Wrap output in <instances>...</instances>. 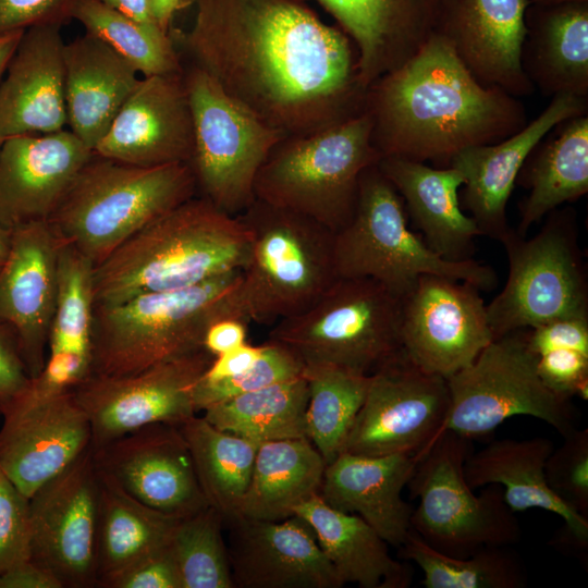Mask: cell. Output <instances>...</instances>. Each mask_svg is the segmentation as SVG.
Instances as JSON below:
<instances>
[{
    "label": "cell",
    "instance_id": "6da1fadb",
    "mask_svg": "<svg viewBox=\"0 0 588 588\" xmlns=\"http://www.w3.org/2000/svg\"><path fill=\"white\" fill-rule=\"evenodd\" d=\"M196 16L170 37L187 64L285 136L365 111L357 52L301 0H188Z\"/></svg>",
    "mask_w": 588,
    "mask_h": 588
},
{
    "label": "cell",
    "instance_id": "7a4b0ae2",
    "mask_svg": "<svg viewBox=\"0 0 588 588\" xmlns=\"http://www.w3.org/2000/svg\"><path fill=\"white\" fill-rule=\"evenodd\" d=\"M365 111L380 157L448 168L464 149L491 145L527 124L524 105L479 83L452 47L432 34L401 66L367 87Z\"/></svg>",
    "mask_w": 588,
    "mask_h": 588
},
{
    "label": "cell",
    "instance_id": "3957f363",
    "mask_svg": "<svg viewBox=\"0 0 588 588\" xmlns=\"http://www.w3.org/2000/svg\"><path fill=\"white\" fill-rule=\"evenodd\" d=\"M249 244V233L237 216L196 195L143 228L95 267V304L186 289L242 270Z\"/></svg>",
    "mask_w": 588,
    "mask_h": 588
},
{
    "label": "cell",
    "instance_id": "277c9868",
    "mask_svg": "<svg viewBox=\"0 0 588 588\" xmlns=\"http://www.w3.org/2000/svg\"><path fill=\"white\" fill-rule=\"evenodd\" d=\"M241 270L180 290L150 292L115 304H95L91 376H124L203 348L207 328L246 317ZM88 375V376H89Z\"/></svg>",
    "mask_w": 588,
    "mask_h": 588
},
{
    "label": "cell",
    "instance_id": "5b68a950",
    "mask_svg": "<svg viewBox=\"0 0 588 588\" xmlns=\"http://www.w3.org/2000/svg\"><path fill=\"white\" fill-rule=\"evenodd\" d=\"M197 194L188 163L138 167L93 151L48 219L95 267L143 228Z\"/></svg>",
    "mask_w": 588,
    "mask_h": 588
},
{
    "label": "cell",
    "instance_id": "8992f818",
    "mask_svg": "<svg viewBox=\"0 0 588 588\" xmlns=\"http://www.w3.org/2000/svg\"><path fill=\"white\" fill-rule=\"evenodd\" d=\"M380 159L366 111L314 133L284 136L257 173L255 199L334 233L353 217L362 173Z\"/></svg>",
    "mask_w": 588,
    "mask_h": 588
},
{
    "label": "cell",
    "instance_id": "52a82bcc",
    "mask_svg": "<svg viewBox=\"0 0 588 588\" xmlns=\"http://www.w3.org/2000/svg\"><path fill=\"white\" fill-rule=\"evenodd\" d=\"M338 278L372 279L401 299L422 274H437L491 291L493 268L474 259L450 261L434 253L407 223L404 201L377 164L360 175L350 222L333 233Z\"/></svg>",
    "mask_w": 588,
    "mask_h": 588
},
{
    "label": "cell",
    "instance_id": "ba28073f",
    "mask_svg": "<svg viewBox=\"0 0 588 588\" xmlns=\"http://www.w3.org/2000/svg\"><path fill=\"white\" fill-rule=\"evenodd\" d=\"M237 217L250 238L240 281L249 321L274 324L298 315L338 279L333 232L326 226L257 199Z\"/></svg>",
    "mask_w": 588,
    "mask_h": 588
},
{
    "label": "cell",
    "instance_id": "9c48e42d",
    "mask_svg": "<svg viewBox=\"0 0 588 588\" xmlns=\"http://www.w3.org/2000/svg\"><path fill=\"white\" fill-rule=\"evenodd\" d=\"M402 299L368 278H338L305 311L268 334L303 365H332L369 376L402 351Z\"/></svg>",
    "mask_w": 588,
    "mask_h": 588
},
{
    "label": "cell",
    "instance_id": "30bf717a",
    "mask_svg": "<svg viewBox=\"0 0 588 588\" xmlns=\"http://www.w3.org/2000/svg\"><path fill=\"white\" fill-rule=\"evenodd\" d=\"M526 238L511 230L500 242L509 260L502 291L486 305L493 338L563 318H588V274L576 211L549 212Z\"/></svg>",
    "mask_w": 588,
    "mask_h": 588
},
{
    "label": "cell",
    "instance_id": "8fae6325",
    "mask_svg": "<svg viewBox=\"0 0 588 588\" xmlns=\"http://www.w3.org/2000/svg\"><path fill=\"white\" fill-rule=\"evenodd\" d=\"M471 440L444 430L419 460L407 487L419 504L411 529L433 549L465 558L486 547L517 542L522 530L498 485L475 494L464 471Z\"/></svg>",
    "mask_w": 588,
    "mask_h": 588
},
{
    "label": "cell",
    "instance_id": "7c38bea8",
    "mask_svg": "<svg viewBox=\"0 0 588 588\" xmlns=\"http://www.w3.org/2000/svg\"><path fill=\"white\" fill-rule=\"evenodd\" d=\"M183 66L193 123L188 164L197 194L237 216L255 200L257 173L285 135L229 96L206 72Z\"/></svg>",
    "mask_w": 588,
    "mask_h": 588
},
{
    "label": "cell",
    "instance_id": "4fadbf2b",
    "mask_svg": "<svg viewBox=\"0 0 588 588\" xmlns=\"http://www.w3.org/2000/svg\"><path fill=\"white\" fill-rule=\"evenodd\" d=\"M537 360L527 329L493 339L468 366L446 379L450 408L444 430L473 440L519 415L543 420L562 436L574 430L571 399L543 383Z\"/></svg>",
    "mask_w": 588,
    "mask_h": 588
},
{
    "label": "cell",
    "instance_id": "5bb4252c",
    "mask_svg": "<svg viewBox=\"0 0 588 588\" xmlns=\"http://www.w3.org/2000/svg\"><path fill=\"white\" fill-rule=\"evenodd\" d=\"M449 408L446 379L424 371L401 351L369 375L341 453L424 455L444 431Z\"/></svg>",
    "mask_w": 588,
    "mask_h": 588
},
{
    "label": "cell",
    "instance_id": "9a60e30c",
    "mask_svg": "<svg viewBox=\"0 0 588 588\" xmlns=\"http://www.w3.org/2000/svg\"><path fill=\"white\" fill-rule=\"evenodd\" d=\"M213 356L205 350L124 376H87L71 390L85 412L91 448L157 422L196 415L194 388Z\"/></svg>",
    "mask_w": 588,
    "mask_h": 588
},
{
    "label": "cell",
    "instance_id": "2e32d148",
    "mask_svg": "<svg viewBox=\"0 0 588 588\" xmlns=\"http://www.w3.org/2000/svg\"><path fill=\"white\" fill-rule=\"evenodd\" d=\"M98 502L91 445L28 499L29 558L63 588L97 587Z\"/></svg>",
    "mask_w": 588,
    "mask_h": 588
},
{
    "label": "cell",
    "instance_id": "e0dca14e",
    "mask_svg": "<svg viewBox=\"0 0 588 588\" xmlns=\"http://www.w3.org/2000/svg\"><path fill=\"white\" fill-rule=\"evenodd\" d=\"M493 339L485 301L471 283L422 274L402 298V351L426 372L448 379Z\"/></svg>",
    "mask_w": 588,
    "mask_h": 588
},
{
    "label": "cell",
    "instance_id": "ac0fdd59",
    "mask_svg": "<svg viewBox=\"0 0 588 588\" xmlns=\"http://www.w3.org/2000/svg\"><path fill=\"white\" fill-rule=\"evenodd\" d=\"M91 450L100 473L157 511L182 518L209 505L179 425H147Z\"/></svg>",
    "mask_w": 588,
    "mask_h": 588
},
{
    "label": "cell",
    "instance_id": "d6986e66",
    "mask_svg": "<svg viewBox=\"0 0 588 588\" xmlns=\"http://www.w3.org/2000/svg\"><path fill=\"white\" fill-rule=\"evenodd\" d=\"M60 241L47 221L11 231L0 268V324L14 335L30 378L42 368L53 318Z\"/></svg>",
    "mask_w": 588,
    "mask_h": 588
},
{
    "label": "cell",
    "instance_id": "ffe728a7",
    "mask_svg": "<svg viewBox=\"0 0 588 588\" xmlns=\"http://www.w3.org/2000/svg\"><path fill=\"white\" fill-rule=\"evenodd\" d=\"M224 525L234 588L344 586L310 526L297 515L281 520L236 515Z\"/></svg>",
    "mask_w": 588,
    "mask_h": 588
},
{
    "label": "cell",
    "instance_id": "44dd1931",
    "mask_svg": "<svg viewBox=\"0 0 588 588\" xmlns=\"http://www.w3.org/2000/svg\"><path fill=\"white\" fill-rule=\"evenodd\" d=\"M193 123L184 70L143 76L94 152L138 167L189 163Z\"/></svg>",
    "mask_w": 588,
    "mask_h": 588
},
{
    "label": "cell",
    "instance_id": "7402d4cb",
    "mask_svg": "<svg viewBox=\"0 0 588 588\" xmlns=\"http://www.w3.org/2000/svg\"><path fill=\"white\" fill-rule=\"evenodd\" d=\"M530 0H440L433 33L486 86L518 98L535 87L520 65Z\"/></svg>",
    "mask_w": 588,
    "mask_h": 588
},
{
    "label": "cell",
    "instance_id": "603a6c76",
    "mask_svg": "<svg viewBox=\"0 0 588 588\" xmlns=\"http://www.w3.org/2000/svg\"><path fill=\"white\" fill-rule=\"evenodd\" d=\"M70 130L5 137L0 147V226L48 221L91 157Z\"/></svg>",
    "mask_w": 588,
    "mask_h": 588
},
{
    "label": "cell",
    "instance_id": "cb8c5ba5",
    "mask_svg": "<svg viewBox=\"0 0 588 588\" xmlns=\"http://www.w3.org/2000/svg\"><path fill=\"white\" fill-rule=\"evenodd\" d=\"M583 114H588V98L555 95L517 133L495 144L464 149L451 160L449 167L458 169L465 179L461 206L470 213L481 235L501 242L509 234L507 201L528 155L556 124Z\"/></svg>",
    "mask_w": 588,
    "mask_h": 588
},
{
    "label": "cell",
    "instance_id": "d4e9b609",
    "mask_svg": "<svg viewBox=\"0 0 588 588\" xmlns=\"http://www.w3.org/2000/svg\"><path fill=\"white\" fill-rule=\"evenodd\" d=\"M0 428V467L29 497L91 445L88 418L72 390L13 406Z\"/></svg>",
    "mask_w": 588,
    "mask_h": 588
},
{
    "label": "cell",
    "instance_id": "484cf974",
    "mask_svg": "<svg viewBox=\"0 0 588 588\" xmlns=\"http://www.w3.org/2000/svg\"><path fill=\"white\" fill-rule=\"evenodd\" d=\"M59 26L24 30L0 79V135L48 134L68 125L64 41Z\"/></svg>",
    "mask_w": 588,
    "mask_h": 588
},
{
    "label": "cell",
    "instance_id": "4316f807",
    "mask_svg": "<svg viewBox=\"0 0 588 588\" xmlns=\"http://www.w3.org/2000/svg\"><path fill=\"white\" fill-rule=\"evenodd\" d=\"M424 455L342 452L326 465L319 495L328 505L358 515L388 544L399 548L411 530L414 511L402 491Z\"/></svg>",
    "mask_w": 588,
    "mask_h": 588
},
{
    "label": "cell",
    "instance_id": "83f0119b",
    "mask_svg": "<svg viewBox=\"0 0 588 588\" xmlns=\"http://www.w3.org/2000/svg\"><path fill=\"white\" fill-rule=\"evenodd\" d=\"M357 52L367 88L413 58L433 34L440 0H317Z\"/></svg>",
    "mask_w": 588,
    "mask_h": 588
},
{
    "label": "cell",
    "instance_id": "f1b7e54d",
    "mask_svg": "<svg viewBox=\"0 0 588 588\" xmlns=\"http://www.w3.org/2000/svg\"><path fill=\"white\" fill-rule=\"evenodd\" d=\"M551 440L535 437L526 440H495L471 452L464 466L469 487L503 486V498L514 512L541 509L564 520L555 543H567L580 554L588 549V517L564 503L549 487L544 467L553 451Z\"/></svg>",
    "mask_w": 588,
    "mask_h": 588
},
{
    "label": "cell",
    "instance_id": "f546056e",
    "mask_svg": "<svg viewBox=\"0 0 588 588\" xmlns=\"http://www.w3.org/2000/svg\"><path fill=\"white\" fill-rule=\"evenodd\" d=\"M378 167L401 195L407 216L434 253L450 261L473 259L475 240L481 232L461 206L458 189L465 179L458 169L399 157H383Z\"/></svg>",
    "mask_w": 588,
    "mask_h": 588
},
{
    "label": "cell",
    "instance_id": "4dcf8cb0",
    "mask_svg": "<svg viewBox=\"0 0 588 588\" xmlns=\"http://www.w3.org/2000/svg\"><path fill=\"white\" fill-rule=\"evenodd\" d=\"M69 130L93 151L140 79L124 58L85 32L63 48Z\"/></svg>",
    "mask_w": 588,
    "mask_h": 588
},
{
    "label": "cell",
    "instance_id": "1f68e13d",
    "mask_svg": "<svg viewBox=\"0 0 588 588\" xmlns=\"http://www.w3.org/2000/svg\"><path fill=\"white\" fill-rule=\"evenodd\" d=\"M520 65L544 96L588 98V2L530 3Z\"/></svg>",
    "mask_w": 588,
    "mask_h": 588
},
{
    "label": "cell",
    "instance_id": "d6a6232c",
    "mask_svg": "<svg viewBox=\"0 0 588 588\" xmlns=\"http://www.w3.org/2000/svg\"><path fill=\"white\" fill-rule=\"evenodd\" d=\"M314 531L335 573L345 585L360 588H407L412 568L393 559L388 542L363 518L328 505L320 495L301 504L295 514Z\"/></svg>",
    "mask_w": 588,
    "mask_h": 588
},
{
    "label": "cell",
    "instance_id": "836d02e7",
    "mask_svg": "<svg viewBox=\"0 0 588 588\" xmlns=\"http://www.w3.org/2000/svg\"><path fill=\"white\" fill-rule=\"evenodd\" d=\"M516 183L528 191L519 204L516 233L530 226L565 203L588 192V114L556 124L531 150Z\"/></svg>",
    "mask_w": 588,
    "mask_h": 588
},
{
    "label": "cell",
    "instance_id": "e575fe53",
    "mask_svg": "<svg viewBox=\"0 0 588 588\" xmlns=\"http://www.w3.org/2000/svg\"><path fill=\"white\" fill-rule=\"evenodd\" d=\"M326 465L308 438L261 442L237 515L266 520L293 516L319 494Z\"/></svg>",
    "mask_w": 588,
    "mask_h": 588
},
{
    "label": "cell",
    "instance_id": "d590c367",
    "mask_svg": "<svg viewBox=\"0 0 588 588\" xmlns=\"http://www.w3.org/2000/svg\"><path fill=\"white\" fill-rule=\"evenodd\" d=\"M98 475L96 574L97 587L103 588L130 564L167 546L179 518L139 502L99 470Z\"/></svg>",
    "mask_w": 588,
    "mask_h": 588
},
{
    "label": "cell",
    "instance_id": "8d00e7d4",
    "mask_svg": "<svg viewBox=\"0 0 588 588\" xmlns=\"http://www.w3.org/2000/svg\"><path fill=\"white\" fill-rule=\"evenodd\" d=\"M208 504L224 520L238 514L260 443L218 429L196 415L179 425Z\"/></svg>",
    "mask_w": 588,
    "mask_h": 588
},
{
    "label": "cell",
    "instance_id": "74e56055",
    "mask_svg": "<svg viewBox=\"0 0 588 588\" xmlns=\"http://www.w3.org/2000/svg\"><path fill=\"white\" fill-rule=\"evenodd\" d=\"M308 384L304 376L217 403L204 418L220 430L258 443L307 438Z\"/></svg>",
    "mask_w": 588,
    "mask_h": 588
},
{
    "label": "cell",
    "instance_id": "f35d334b",
    "mask_svg": "<svg viewBox=\"0 0 588 588\" xmlns=\"http://www.w3.org/2000/svg\"><path fill=\"white\" fill-rule=\"evenodd\" d=\"M303 376L308 384L306 437L328 464L342 451L369 376L332 365H305Z\"/></svg>",
    "mask_w": 588,
    "mask_h": 588
},
{
    "label": "cell",
    "instance_id": "ab89813d",
    "mask_svg": "<svg viewBox=\"0 0 588 588\" xmlns=\"http://www.w3.org/2000/svg\"><path fill=\"white\" fill-rule=\"evenodd\" d=\"M399 554L421 569L426 588H524L527 584L522 562L505 546L455 558L433 549L411 529Z\"/></svg>",
    "mask_w": 588,
    "mask_h": 588
},
{
    "label": "cell",
    "instance_id": "60d3db41",
    "mask_svg": "<svg viewBox=\"0 0 588 588\" xmlns=\"http://www.w3.org/2000/svg\"><path fill=\"white\" fill-rule=\"evenodd\" d=\"M85 32L98 37L143 76L167 75L184 70L170 37L154 23L124 15L98 0H83L74 14Z\"/></svg>",
    "mask_w": 588,
    "mask_h": 588
},
{
    "label": "cell",
    "instance_id": "b9f144b4",
    "mask_svg": "<svg viewBox=\"0 0 588 588\" xmlns=\"http://www.w3.org/2000/svg\"><path fill=\"white\" fill-rule=\"evenodd\" d=\"M95 266L60 242L58 284L48 353L74 352L90 362Z\"/></svg>",
    "mask_w": 588,
    "mask_h": 588
},
{
    "label": "cell",
    "instance_id": "7bdbcfd3",
    "mask_svg": "<svg viewBox=\"0 0 588 588\" xmlns=\"http://www.w3.org/2000/svg\"><path fill=\"white\" fill-rule=\"evenodd\" d=\"M223 526L222 514L210 505L179 518L170 548L182 588H234Z\"/></svg>",
    "mask_w": 588,
    "mask_h": 588
},
{
    "label": "cell",
    "instance_id": "ee69618b",
    "mask_svg": "<svg viewBox=\"0 0 588 588\" xmlns=\"http://www.w3.org/2000/svg\"><path fill=\"white\" fill-rule=\"evenodd\" d=\"M303 363L286 347L268 340L257 360L245 371L219 381L198 380L194 388L196 412L233 396L259 390L303 375Z\"/></svg>",
    "mask_w": 588,
    "mask_h": 588
},
{
    "label": "cell",
    "instance_id": "f6af8a7d",
    "mask_svg": "<svg viewBox=\"0 0 588 588\" xmlns=\"http://www.w3.org/2000/svg\"><path fill=\"white\" fill-rule=\"evenodd\" d=\"M549 455L544 474L550 489L588 517V429H574Z\"/></svg>",
    "mask_w": 588,
    "mask_h": 588
},
{
    "label": "cell",
    "instance_id": "bcb514c9",
    "mask_svg": "<svg viewBox=\"0 0 588 588\" xmlns=\"http://www.w3.org/2000/svg\"><path fill=\"white\" fill-rule=\"evenodd\" d=\"M29 558L28 498L0 467V574Z\"/></svg>",
    "mask_w": 588,
    "mask_h": 588
},
{
    "label": "cell",
    "instance_id": "7dc6e473",
    "mask_svg": "<svg viewBox=\"0 0 588 588\" xmlns=\"http://www.w3.org/2000/svg\"><path fill=\"white\" fill-rule=\"evenodd\" d=\"M538 373L556 394L572 399L588 397V354L571 348H556L538 356Z\"/></svg>",
    "mask_w": 588,
    "mask_h": 588
},
{
    "label": "cell",
    "instance_id": "c3c4849f",
    "mask_svg": "<svg viewBox=\"0 0 588 588\" xmlns=\"http://www.w3.org/2000/svg\"><path fill=\"white\" fill-rule=\"evenodd\" d=\"M83 0H0V34L34 26H59L74 20Z\"/></svg>",
    "mask_w": 588,
    "mask_h": 588
},
{
    "label": "cell",
    "instance_id": "681fc988",
    "mask_svg": "<svg viewBox=\"0 0 588 588\" xmlns=\"http://www.w3.org/2000/svg\"><path fill=\"white\" fill-rule=\"evenodd\" d=\"M103 588H182L170 542L130 564Z\"/></svg>",
    "mask_w": 588,
    "mask_h": 588
},
{
    "label": "cell",
    "instance_id": "f907efd6",
    "mask_svg": "<svg viewBox=\"0 0 588 588\" xmlns=\"http://www.w3.org/2000/svg\"><path fill=\"white\" fill-rule=\"evenodd\" d=\"M529 348L537 355L556 348L588 354V318H563L527 329Z\"/></svg>",
    "mask_w": 588,
    "mask_h": 588
},
{
    "label": "cell",
    "instance_id": "816d5d0a",
    "mask_svg": "<svg viewBox=\"0 0 588 588\" xmlns=\"http://www.w3.org/2000/svg\"><path fill=\"white\" fill-rule=\"evenodd\" d=\"M30 376L13 333L0 324V415L3 416L25 391Z\"/></svg>",
    "mask_w": 588,
    "mask_h": 588
},
{
    "label": "cell",
    "instance_id": "f5cc1de1",
    "mask_svg": "<svg viewBox=\"0 0 588 588\" xmlns=\"http://www.w3.org/2000/svg\"><path fill=\"white\" fill-rule=\"evenodd\" d=\"M248 321L240 317H225L213 321L206 330L203 348L211 356L230 352L246 343Z\"/></svg>",
    "mask_w": 588,
    "mask_h": 588
},
{
    "label": "cell",
    "instance_id": "db71d44e",
    "mask_svg": "<svg viewBox=\"0 0 588 588\" xmlns=\"http://www.w3.org/2000/svg\"><path fill=\"white\" fill-rule=\"evenodd\" d=\"M262 344L253 345L244 343L224 354L212 358L211 363L200 377V380L213 382L234 377L247 370L259 357Z\"/></svg>",
    "mask_w": 588,
    "mask_h": 588
},
{
    "label": "cell",
    "instance_id": "11a10c76",
    "mask_svg": "<svg viewBox=\"0 0 588 588\" xmlns=\"http://www.w3.org/2000/svg\"><path fill=\"white\" fill-rule=\"evenodd\" d=\"M0 588H63V586L50 571L27 558L0 574Z\"/></svg>",
    "mask_w": 588,
    "mask_h": 588
},
{
    "label": "cell",
    "instance_id": "9f6ffc18",
    "mask_svg": "<svg viewBox=\"0 0 588 588\" xmlns=\"http://www.w3.org/2000/svg\"><path fill=\"white\" fill-rule=\"evenodd\" d=\"M98 1L134 20L140 21L144 23L156 24L152 16L151 0H98Z\"/></svg>",
    "mask_w": 588,
    "mask_h": 588
},
{
    "label": "cell",
    "instance_id": "6f0895ef",
    "mask_svg": "<svg viewBox=\"0 0 588 588\" xmlns=\"http://www.w3.org/2000/svg\"><path fill=\"white\" fill-rule=\"evenodd\" d=\"M188 3V0H151L152 16L160 29L169 33L175 13Z\"/></svg>",
    "mask_w": 588,
    "mask_h": 588
},
{
    "label": "cell",
    "instance_id": "680465c9",
    "mask_svg": "<svg viewBox=\"0 0 588 588\" xmlns=\"http://www.w3.org/2000/svg\"><path fill=\"white\" fill-rule=\"evenodd\" d=\"M24 30L0 34V79L13 56Z\"/></svg>",
    "mask_w": 588,
    "mask_h": 588
},
{
    "label": "cell",
    "instance_id": "91938a15",
    "mask_svg": "<svg viewBox=\"0 0 588 588\" xmlns=\"http://www.w3.org/2000/svg\"><path fill=\"white\" fill-rule=\"evenodd\" d=\"M11 232L0 226V268L2 267L10 247Z\"/></svg>",
    "mask_w": 588,
    "mask_h": 588
},
{
    "label": "cell",
    "instance_id": "94428289",
    "mask_svg": "<svg viewBox=\"0 0 588 588\" xmlns=\"http://www.w3.org/2000/svg\"><path fill=\"white\" fill-rule=\"evenodd\" d=\"M530 2L536 4H556L565 2H588V0H530Z\"/></svg>",
    "mask_w": 588,
    "mask_h": 588
},
{
    "label": "cell",
    "instance_id": "6125c7cd",
    "mask_svg": "<svg viewBox=\"0 0 588 588\" xmlns=\"http://www.w3.org/2000/svg\"><path fill=\"white\" fill-rule=\"evenodd\" d=\"M4 138H5V137H3V136L0 135V147H1V145H2V143H3V140H4Z\"/></svg>",
    "mask_w": 588,
    "mask_h": 588
}]
</instances>
